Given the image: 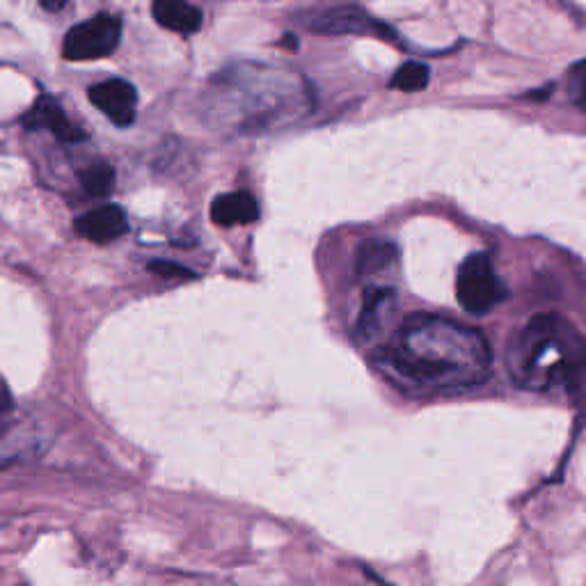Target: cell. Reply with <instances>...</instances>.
<instances>
[{
	"label": "cell",
	"mask_w": 586,
	"mask_h": 586,
	"mask_svg": "<svg viewBox=\"0 0 586 586\" xmlns=\"http://www.w3.org/2000/svg\"><path fill=\"white\" fill-rule=\"evenodd\" d=\"M374 364L403 390L456 392L481 385L493 355L483 332L445 316L417 314L374 353Z\"/></svg>",
	"instance_id": "obj_1"
},
{
	"label": "cell",
	"mask_w": 586,
	"mask_h": 586,
	"mask_svg": "<svg viewBox=\"0 0 586 586\" xmlns=\"http://www.w3.org/2000/svg\"><path fill=\"white\" fill-rule=\"evenodd\" d=\"M506 371L527 392L566 390L586 374V339L561 314H536L506 346Z\"/></svg>",
	"instance_id": "obj_2"
},
{
	"label": "cell",
	"mask_w": 586,
	"mask_h": 586,
	"mask_svg": "<svg viewBox=\"0 0 586 586\" xmlns=\"http://www.w3.org/2000/svg\"><path fill=\"white\" fill-rule=\"evenodd\" d=\"M456 298L465 312L481 316L500 305L506 298V287L495 273L486 252L467 257L456 273Z\"/></svg>",
	"instance_id": "obj_3"
},
{
	"label": "cell",
	"mask_w": 586,
	"mask_h": 586,
	"mask_svg": "<svg viewBox=\"0 0 586 586\" xmlns=\"http://www.w3.org/2000/svg\"><path fill=\"white\" fill-rule=\"evenodd\" d=\"M122 37V21L113 14H97V17L78 23L71 28L65 44H62V55L67 60H99L108 58Z\"/></svg>",
	"instance_id": "obj_4"
},
{
	"label": "cell",
	"mask_w": 586,
	"mask_h": 586,
	"mask_svg": "<svg viewBox=\"0 0 586 586\" xmlns=\"http://www.w3.org/2000/svg\"><path fill=\"white\" fill-rule=\"evenodd\" d=\"M300 23H305V28L312 33L321 35H374L378 39H387V42H397V33L390 26L355 5L330 7V10L300 19Z\"/></svg>",
	"instance_id": "obj_5"
},
{
	"label": "cell",
	"mask_w": 586,
	"mask_h": 586,
	"mask_svg": "<svg viewBox=\"0 0 586 586\" xmlns=\"http://www.w3.org/2000/svg\"><path fill=\"white\" fill-rule=\"evenodd\" d=\"M90 101L117 126H131L136 122L138 92L122 78H110L90 90Z\"/></svg>",
	"instance_id": "obj_6"
},
{
	"label": "cell",
	"mask_w": 586,
	"mask_h": 586,
	"mask_svg": "<svg viewBox=\"0 0 586 586\" xmlns=\"http://www.w3.org/2000/svg\"><path fill=\"white\" fill-rule=\"evenodd\" d=\"M76 232L92 243H113L129 232V218L122 207L106 204L76 218Z\"/></svg>",
	"instance_id": "obj_7"
},
{
	"label": "cell",
	"mask_w": 586,
	"mask_h": 586,
	"mask_svg": "<svg viewBox=\"0 0 586 586\" xmlns=\"http://www.w3.org/2000/svg\"><path fill=\"white\" fill-rule=\"evenodd\" d=\"M23 124H26V129L30 131L49 129L55 138H58L60 142H67V145L69 142H78L85 138V133L67 120V115L62 113V108L55 104L51 97L39 99L33 106V110H28Z\"/></svg>",
	"instance_id": "obj_8"
},
{
	"label": "cell",
	"mask_w": 586,
	"mask_h": 586,
	"mask_svg": "<svg viewBox=\"0 0 586 586\" xmlns=\"http://www.w3.org/2000/svg\"><path fill=\"white\" fill-rule=\"evenodd\" d=\"M259 218V204L245 190L220 195L211 204V220L220 227H236L255 223Z\"/></svg>",
	"instance_id": "obj_9"
},
{
	"label": "cell",
	"mask_w": 586,
	"mask_h": 586,
	"mask_svg": "<svg viewBox=\"0 0 586 586\" xmlns=\"http://www.w3.org/2000/svg\"><path fill=\"white\" fill-rule=\"evenodd\" d=\"M394 300H397V296H394L392 289L387 287L367 289V293H364L358 328H355V335H358L362 342H367V339L378 335L380 328L385 326V319L394 307Z\"/></svg>",
	"instance_id": "obj_10"
},
{
	"label": "cell",
	"mask_w": 586,
	"mask_h": 586,
	"mask_svg": "<svg viewBox=\"0 0 586 586\" xmlns=\"http://www.w3.org/2000/svg\"><path fill=\"white\" fill-rule=\"evenodd\" d=\"M152 14L156 23L179 35H193L202 26V12L186 0H154Z\"/></svg>",
	"instance_id": "obj_11"
},
{
	"label": "cell",
	"mask_w": 586,
	"mask_h": 586,
	"mask_svg": "<svg viewBox=\"0 0 586 586\" xmlns=\"http://www.w3.org/2000/svg\"><path fill=\"white\" fill-rule=\"evenodd\" d=\"M397 245L385 239H369L364 241L355 255V273L360 277H369L383 273L387 268L397 264Z\"/></svg>",
	"instance_id": "obj_12"
},
{
	"label": "cell",
	"mask_w": 586,
	"mask_h": 586,
	"mask_svg": "<svg viewBox=\"0 0 586 586\" xmlns=\"http://www.w3.org/2000/svg\"><path fill=\"white\" fill-rule=\"evenodd\" d=\"M81 184L92 197H106L115 188V170L106 161H94L81 172Z\"/></svg>",
	"instance_id": "obj_13"
},
{
	"label": "cell",
	"mask_w": 586,
	"mask_h": 586,
	"mask_svg": "<svg viewBox=\"0 0 586 586\" xmlns=\"http://www.w3.org/2000/svg\"><path fill=\"white\" fill-rule=\"evenodd\" d=\"M429 81H431L429 67L413 60L397 69V74H394L390 81V87L392 90H401V92H422L429 87Z\"/></svg>",
	"instance_id": "obj_14"
},
{
	"label": "cell",
	"mask_w": 586,
	"mask_h": 586,
	"mask_svg": "<svg viewBox=\"0 0 586 586\" xmlns=\"http://www.w3.org/2000/svg\"><path fill=\"white\" fill-rule=\"evenodd\" d=\"M566 90L568 99L586 113V60L575 62L566 74Z\"/></svg>",
	"instance_id": "obj_15"
},
{
	"label": "cell",
	"mask_w": 586,
	"mask_h": 586,
	"mask_svg": "<svg viewBox=\"0 0 586 586\" xmlns=\"http://www.w3.org/2000/svg\"><path fill=\"white\" fill-rule=\"evenodd\" d=\"M149 273L154 275H161V277H168V280H195L197 273L190 271V268L177 264V261H168V259H154L147 264Z\"/></svg>",
	"instance_id": "obj_16"
},
{
	"label": "cell",
	"mask_w": 586,
	"mask_h": 586,
	"mask_svg": "<svg viewBox=\"0 0 586 586\" xmlns=\"http://www.w3.org/2000/svg\"><path fill=\"white\" fill-rule=\"evenodd\" d=\"M67 5V0H42V7L49 12H60Z\"/></svg>",
	"instance_id": "obj_17"
},
{
	"label": "cell",
	"mask_w": 586,
	"mask_h": 586,
	"mask_svg": "<svg viewBox=\"0 0 586 586\" xmlns=\"http://www.w3.org/2000/svg\"><path fill=\"white\" fill-rule=\"evenodd\" d=\"M10 406V394H7V387L3 385V380H0V413Z\"/></svg>",
	"instance_id": "obj_18"
}]
</instances>
